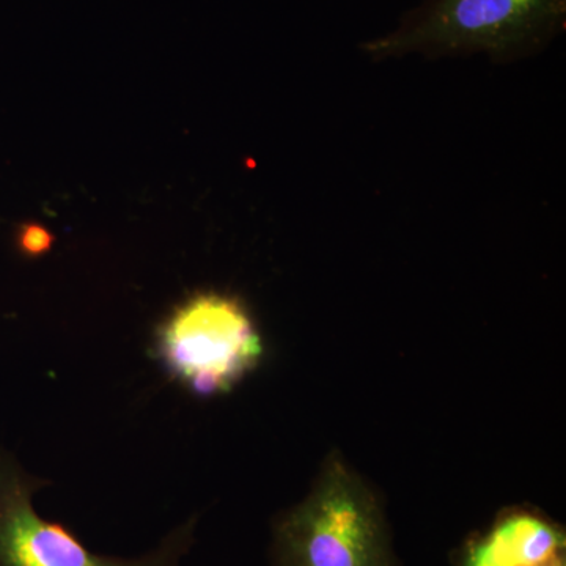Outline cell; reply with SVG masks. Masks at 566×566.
<instances>
[{
	"instance_id": "1",
	"label": "cell",
	"mask_w": 566,
	"mask_h": 566,
	"mask_svg": "<svg viewBox=\"0 0 566 566\" xmlns=\"http://www.w3.org/2000/svg\"><path fill=\"white\" fill-rule=\"evenodd\" d=\"M565 29L566 0H420L359 51L371 62L485 55L515 63L545 52Z\"/></svg>"
},
{
	"instance_id": "2",
	"label": "cell",
	"mask_w": 566,
	"mask_h": 566,
	"mask_svg": "<svg viewBox=\"0 0 566 566\" xmlns=\"http://www.w3.org/2000/svg\"><path fill=\"white\" fill-rule=\"evenodd\" d=\"M270 566H400V562L385 509L335 461L301 504L273 521Z\"/></svg>"
},
{
	"instance_id": "3",
	"label": "cell",
	"mask_w": 566,
	"mask_h": 566,
	"mask_svg": "<svg viewBox=\"0 0 566 566\" xmlns=\"http://www.w3.org/2000/svg\"><path fill=\"white\" fill-rule=\"evenodd\" d=\"M153 357L189 394L210 398L232 390L263 356V342L240 301L197 293L156 329Z\"/></svg>"
},
{
	"instance_id": "4",
	"label": "cell",
	"mask_w": 566,
	"mask_h": 566,
	"mask_svg": "<svg viewBox=\"0 0 566 566\" xmlns=\"http://www.w3.org/2000/svg\"><path fill=\"white\" fill-rule=\"evenodd\" d=\"M50 485L25 474L13 455L0 449V566H181L193 546L197 516L142 557L93 553L70 527L36 513L33 495Z\"/></svg>"
},
{
	"instance_id": "5",
	"label": "cell",
	"mask_w": 566,
	"mask_h": 566,
	"mask_svg": "<svg viewBox=\"0 0 566 566\" xmlns=\"http://www.w3.org/2000/svg\"><path fill=\"white\" fill-rule=\"evenodd\" d=\"M565 534L546 517L510 512L472 539L458 566H538L564 554Z\"/></svg>"
},
{
	"instance_id": "6",
	"label": "cell",
	"mask_w": 566,
	"mask_h": 566,
	"mask_svg": "<svg viewBox=\"0 0 566 566\" xmlns=\"http://www.w3.org/2000/svg\"><path fill=\"white\" fill-rule=\"evenodd\" d=\"M52 234L39 223H22L17 232V248L29 259L44 255L52 248Z\"/></svg>"
},
{
	"instance_id": "7",
	"label": "cell",
	"mask_w": 566,
	"mask_h": 566,
	"mask_svg": "<svg viewBox=\"0 0 566 566\" xmlns=\"http://www.w3.org/2000/svg\"><path fill=\"white\" fill-rule=\"evenodd\" d=\"M538 566H566L565 556L564 554H558V556L549 558L545 564Z\"/></svg>"
}]
</instances>
